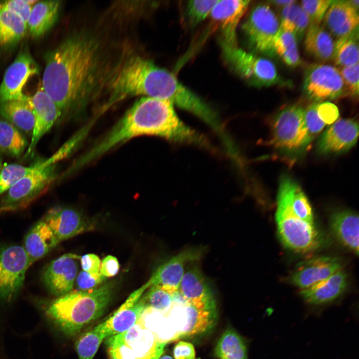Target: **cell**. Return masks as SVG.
Returning <instances> with one entry per match:
<instances>
[{
  "label": "cell",
  "mask_w": 359,
  "mask_h": 359,
  "mask_svg": "<svg viewBox=\"0 0 359 359\" xmlns=\"http://www.w3.org/2000/svg\"><path fill=\"white\" fill-rule=\"evenodd\" d=\"M41 82L62 113L79 109L100 80V43L86 33L71 35L45 56Z\"/></svg>",
  "instance_id": "cell-1"
},
{
  "label": "cell",
  "mask_w": 359,
  "mask_h": 359,
  "mask_svg": "<svg viewBox=\"0 0 359 359\" xmlns=\"http://www.w3.org/2000/svg\"><path fill=\"white\" fill-rule=\"evenodd\" d=\"M143 135L157 136L179 143L191 144L197 138V132L179 118L171 102L161 99L142 97L107 135L76 161L72 168L76 170L120 144Z\"/></svg>",
  "instance_id": "cell-2"
},
{
  "label": "cell",
  "mask_w": 359,
  "mask_h": 359,
  "mask_svg": "<svg viewBox=\"0 0 359 359\" xmlns=\"http://www.w3.org/2000/svg\"><path fill=\"white\" fill-rule=\"evenodd\" d=\"M108 104L129 97L143 96L165 100L191 113L201 104L199 96L175 76L152 62L134 56L120 64L108 78Z\"/></svg>",
  "instance_id": "cell-3"
},
{
  "label": "cell",
  "mask_w": 359,
  "mask_h": 359,
  "mask_svg": "<svg viewBox=\"0 0 359 359\" xmlns=\"http://www.w3.org/2000/svg\"><path fill=\"white\" fill-rule=\"evenodd\" d=\"M113 288L107 283L92 290L70 291L52 302L46 313L64 333L74 336L102 315Z\"/></svg>",
  "instance_id": "cell-4"
},
{
  "label": "cell",
  "mask_w": 359,
  "mask_h": 359,
  "mask_svg": "<svg viewBox=\"0 0 359 359\" xmlns=\"http://www.w3.org/2000/svg\"><path fill=\"white\" fill-rule=\"evenodd\" d=\"M292 179L283 176L280 180L275 220L279 237L283 244L298 253H308L318 249L323 237L314 224L298 218L292 208L290 187Z\"/></svg>",
  "instance_id": "cell-5"
},
{
  "label": "cell",
  "mask_w": 359,
  "mask_h": 359,
  "mask_svg": "<svg viewBox=\"0 0 359 359\" xmlns=\"http://www.w3.org/2000/svg\"><path fill=\"white\" fill-rule=\"evenodd\" d=\"M63 159L57 151L42 165L11 186L0 201V214L25 209L46 192L56 179L55 164Z\"/></svg>",
  "instance_id": "cell-6"
},
{
  "label": "cell",
  "mask_w": 359,
  "mask_h": 359,
  "mask_svg": "<svg viewBox=\"0 0 359 359\" xmlns=\"http://www.w3.org/2000/svg\"><path fill=\"white\" fill-rule=\"evenodd\" d=\"M226 63L240 77L251 85L258 88L273 86H290L284 79L274 63L269 59L239 48L221 43Z\"/></svg>",
  "instance_id": "cell-7"
},
{
  "label": "cell",
  "mask_w": 359,
  "mask_h": 359,
  "mask_svg": "<svg viewBox=\"0 0 359 359\" xmlns=\"http://www.w3.org/2000/svg\"><path fill=\"white\" fill-rule=\"evenodd\" d=\"M110 359H158L166 343L136 323L127 331L106 338Z\"/></svg>",
  "instance_id": "cell-8"
},
{
  "label": "cell",
  "mask_w": 359,
  "mask_h": 359,
  "mask_svg": "<svg viewBox=\"0 0 359 359\" xmlns=\"http://www.w3.org/2000/svg\"><path fill=\"white\" fill-rule=\"evenodd\" d=\"M241 28L253 53L275 56L273 43L280 30V22L270 5L266 3L254 6Z\"/></svg>",
  "instance_id": "cell-9"
},
{
  "label": "cell",
  "mask_w": 359,
  "mask_h": 359,
  "mask_svg": "<svg viewBox=\"0 0 359 359\" xmlns=\"http://www.w3.org/2000/svg\"><path fill=\"white\" fill-rule=\"evenodd\" d=\"M305 110L294 104L283 108L277 114L272 126V142L275 147L293 151L303 148L310 143Z\"/></svg>",
  "instance_id": "cell-10"
},
{
  "label": "cell",
  "mask_w": 359,
  "mask_h": 359,
  "mask_svg": "<svg viewBox=\"0 0 359 359\" xmlns=\"http://www.w3.org/2000/svg\"><path fill=\"white\" fill-rule=\"evenodd\" d=\"M32 265L23 246L0 247V299L12 300L24 283L25 274Z\"/></svg>",
  "instance_id": "cell-11"
},
{
  "label": "cell",
  "mask_w": 359,
  "mask_h": 359,
  "mask_svg": "<svg viewBox=\"0 0 359 359\" xmlns=\"http://www.w3.org/2000/svg\"><path fill=\"white\" fill-rule=\"evenodd\" d=\"M302 90L308 99L316 103L347 95L339 69L324 64H311L306 68Z\"/></svg>",
  "instance_id": "cell-12"
},
{
  "label": "cell",
  "mask_w": 359,
  "mask_h": 359,
  "mask_svg": "<svg viewBox=\"0 0 359 359\" xmlns=\"http://www.w3.org/2000/svg\"><path fill=\"white\" fill-rule=\"evenodd\" d=\"M39 68L27 48H22L6 69L0 85V103L25 97L23 89Z\"/></svg>",
  "instance_id": "cell-13"
},
{
  "label": "cell",
  "mask_w": 359,
  "mask_h": 359,
  "mask_svg": "<svg viewBox=\"0 0 359 359\" xmlns=\"http://www.w3.org/2000/svg\"><path fill=\"white\" fill-rule=\"evenodd\" d=\"M28 97L35 119L31 139L24 154L26 158L32 156L39 141L62 115L55 103L43 89L41 83L35 92Z\"/></svg>",
  "instance_id": "cell-14"
},
{
  "label": "cell",
  "mask_w": 359,
  "mask_h": 359,
  "mask_svg": "<svg viewBox=\"0 0 359 359\" xmlns=\"http://www.w3.org/2000/svg\"><path fill=\"white\" fill-rule=\"evenodd\" d=\"M203 252L202 249L190 248L173 256L152 275L149 280L151 286L159 285L174 296L177 294L187 263L199 260Z\"/></svg>",
  "instance_id": "cell-15"
},
{
  "label": "cell",
  "mask_w": 359,
  "mask_h": 359,
  "mask_svg": "<svg viewBox=\"0 0 359 359\" xmlns=\"http://www.w3.org/2000/svg\"><path fill=\"white\" fill-rule=\"evenodd\" d=\"M80 258L75 254L67 253L45 267L42 280L52 294L61 296L71 291L77 276V260Z\"/></svg>",
  "instance_id": "cell-16"
},
{
  "label": "cell",
  "mask_w": 359,
  "mask_h": 359,
  "mask_svg": "<svg viewBox=\"0 0 359 359\" xmlns=\"http://www.w3.org/2000/svg\"><path fill=\"white\" fill-rule=\"evenodd\" d=\"M150 286L147 282L134 291L112 315L101 323L106 338L125 332L137 323L145 309L141 297Z\"/></svg>",
  "instance_id": "cell-17"
},
{
  "label": "cell",
  "mask_w": 359,
  "mask_h": 359,
  "mask_svg": "<svg viewBox=\"0 0 359 359\" xmlns=\"http://www.w3.org/2000/svg\"><path fill=\"white\" fill-rule=\"evenodd\" d=\"M191 262L186 268L179 288L184 301L198 308H216L211 288L202 271Z\"/></svg>",
  "instance_id": "cell-18"
},
{
  "label": "cell",
  "mask_w": 359,
  "mask_h": 359,
  "mask_svg": "<svg viewBox=\"0 0 359 359\" xmlns=\"http://www.w3.org/2000/svg\"><path fill=\"white\" fill-rule=\"evenodd\" d=\"M251 1L219 0L210 16L218 26L223 37L221 43L229 46L237 45L236 29L246 13Z\"/></svg>",
  "instance_id": "cell-19"
},
{
  "label": "cell",
  "mask_w": 359,
  "mask_h": 359,
  "mask_svg": "<svg viewBox=\"0 0 359 359\" xmlns=\"http://www.w3.org/2000/svg\"><path fill=\"white\" fill-rule=\"evenodd\" d=\"M358 135L357 121L352 119L338 120L322 134L317 143V149L325 154L347 151L355 144Z\"/></svg>",
  "instance_id": "cell-20"
},
{
  "label": "cell",
  "mask_w": 359,
  "mask_h": 359,
  "mask_svg": "<svg viewBox=\"0 0 359 359\" xmlns=\"http://www.w3.org/2000/svg\"><path fill=\"white\" fill-rule=\"evenodd\" d=\"M342 270V264L336 257L321 256L301 263L292 274L290 280L301 289H306Z\"/></svg>",
  "instance_id": "cell-21"
},
{
  "label": "cell",
  "mask_w": 359,
  "mask_h": 359,
  "mask_svg": "<svg viewBox=\"0 0 359 359\" xmlns=\"http://www.w3.org/2000/svg\"><path fill=\"white\" fill-rule=\"evenodd\" d=\"M322 21V26L337 40L359 28V12L346 0H333Z\"/></svg>",
  "instance_id": "cell-22"
},
{
  "label": "cell",
  "mask_w": 359,
  "mask_h": 359,
  "mask_svg": "<svg viewBox=\"0 0 359 359\" xmlns=\"http://www.w3.org/2000/svg\"><path fill=\"white\" fill-rule=\"evenodd\" d=\"M42 219L49 226L58 243L83 232L87 227L80 213L68 207H53Z\"/></svg>",
  "instance_id": "cell-23"
},
{
  "label": "cell",
  "mask_w": 359,
  "mask_h": 359,
  "mask_svg": "<svg viewBox=\"0 0 359 359\" xmlns=\"http://www.w3.org/2000/svg\"><path fill=\"white\" fill-rule=\"evenodd\" d=\"M347 285V275L341 270L313 286L302 289L300 294L311 304H325L338 298L345 290Z\"/></svg>",
  "instance_id": "cell-24"
},
{
  "label": "cell",
  "mask_w": 359,
  "mask_h": 359,
  "mask_svg": "<svg viewBox=\"0 0 359 359\" xmlns=\"http://www.w3.org/2000/svg\"><path fill=\"white\" fill-rule=\"evenodd\" d=\"M359 216L353 211L340 210L330 218L332 233L345 247L357 255L359 252Z\"/></svg>",
  "instance_id": "cell-25"
},
{
  "label": "cell",
  "mask_w": 359,
  "mask_h": 359,
  "mask_svg": "<svg viewBox=\"0 0 359 359\" xmlns=\"http://www.w3.org/2000/svg\"><path fill=\"white\" fill-rule=\"evenodd\" d=\"M58 243L49 226L41 219L25 235L23 247L32 264L44 257Z\"/></svg>",
  "instance_id": "cell-26"
},
{
  "label": "cell",
  "mask_w": 359,
  "mask_h": 359,
  "mask_svg": "<svg viewBox=\"0 0 359 359\" xmlns=\"http://www.w3.org/2000/svg\"><path fill=\"white\" fill-rule=\"evenodd\" d=\"M59 0L39 1L32 6L27 22V31L32 37L44 35L55 24L59 13Z\"/></svg>",
  "instance_id": "cell-27"
},
{
  "label": "cell",
  "mask_w": 359,
  "mask_h": 359,
  "mask_svg": "<svg viewBox=\"0 0 359 359\" xmlns=\"http://www.w3.org/2000/svg\"><path fill=\"white\" fill-rule=\"evenodd\" d=\"M304 38L305 50L308 55L321 62L333 60L335 41L322 25H309Z\"/></svg>",
  "instance_id": "cell-28"
},
{
  "label": "cell",
  "mask_w": 359,
  "mask_h": 359,
  "mask_svg": "<svg viewBox=\"0 0 359 359\" xmlns=\"http://www.w3.org/2000/svg\"><path fill=\"white\" fill-rule=\"evenodd\" d=\"M0 116L19 130L32 134L35 118L28 96L21 99L0 103Z\"/></svg>",
  "instance_id": "cell-29"
},
{
  "label": "cell",
  "mask_w": 359,
  "mask_h": 359,
  "mask_svg": "<svg viewBox=\"0 0 359 359\" xmlns=\"http://www.w3.org/2000/svg\"><path fill=\"white\" fill-rule=\"evenodd\" d=\"M137 323L151 332L159 342L167 343L179 338L177 331L165 313L152 308H145Z\"/></svg>",
  "instance_id": "cell-30"
},
{
  "label": "cell",
  "mask_w": 359,
  "mask_h": 359,
  "mask_svg": "<svg viewBox=\"0 0 359 359\" xmlns=\"http://www.w3.org/2000/svg\"><path fill=\"white\" fill-rule=\"evenodd\" d=\"M27 32V25L20 16L0 6V46L16 45Z\"/></svg>",
  "instance_id": "cell-31"
},
{
  "label": "cell",
  "mask_w": 359,
  "mask_h": 359,
  "mask_svg": "<svg viewBox=\"0 0 359 359\" xmlns=\"http://www.w3.org/2000/svg\"><path fill=\"white\" fill-rule=\"evenodd\" d=\"M186 312V325L181 337L203 333L213 325L216 308H198L184 302Z\"/></svg>",
  "instance_id": "cell-32"
},
{
  "label": "cell",
  "mask_w": 359,
  "mask_h": 359,
  "mask_svg": "<svg viewBox=\"0 0 359 359\" xmlns=\"http://www.w3.org/2000/svg\"><path fill=\"white\" fill-rule=\"evenodd\" d=\"M296 2L281 9L279 22L280 29L292 33L299 43L305 36L309 20L300 5Z\"/></svg>",
  "instance_id": "cell-33"
},
{
  "label": "cell",
  "mask_w": 359,
  "mask_h": 359,
  "mask_svg": "<svg viewBox=\"0 0 359 359\" xmlns=\"http://www.w3.org/2000/svg\"><path fill=\"white\" fill-rule=\"evenodd\" d=\"M29 143L18 128L0 118V151L13 157H19L26 150Z\"/></svg>",
  "instance_id": "cell-34"
},
{
  "label": "cell",
  "mask_w": 359,
  "mask_h": 359,
  "mask_svg": "<svg viewBox=\"0 0 359 359\" xmlns=\"http://www.w3.org/2000/svg\"><path fill=\"white\" fill-rule=\"evenodd\" d=\"M359 28L336 40L333 60L340 67L359 63Z\"/></svg>",
  "instance_id": "cell-35"
},
{
  "label": "cell",
  "mask_w": 359,
  "mask_h": 359,
  "mask_svg": "<svg viewBox=\"0 0 359 359\" xmlns=\"http://www.w3.org/2000/svg\"><path fill=\"white\" fill-rule=\"evenodd\" d=\"M273 49L275 55H278L287 66L294 68L301 64L298 42L291 32L280 29L274 39Z\"/></svg>",
  "instance_id": "cell-36"
},
{
  "label": "cell",
  "mask_w": 359,
  "mask_h": 359,
  "mask_svg": "<svg viewBox=\"0 0 359 359\" xmlns=\"http://www.w3.org/2000/svg\"><path fill=\"white\" fill-rule=\"evenodd\" d=\"M216 356L221 359H247V348L242 338L229 329L219 339L215 348Z\"/></svg>",
  "instance_id": "cell-37"
},
{
  "label": "cell",
  "mask_w": 359,
  "mask_h": 359,
  "mask_svg": "<svg viewBox=\"0 0 359 359\" xmlns=\"http://www.w3.org/2000/svg\"><path fill=\"white\" fill-rule=\"evenodd\" d=\"M101 324L81 336L76 343L79 359H93L104 339H106Z\"/></svg>",
  "instance_id": "cell-38"
},
{
  "label": "cell",
  "mask_w": 359,
  "mask_h": 359,
  "mask_svg": "<svg viewBox=\"0 0 359 359\" xmlns=\"http://www.w3.org/2000/svg\"><path fill=\"white\" fill-rule=\"evenodd\" d=\"M149 290L141 297L145 308H150L166 312L174 301V296L159 285L150 286Z\"/></svg>",
  "instance_id": "cell-39"
},
{
  "label": "cell",
  "mask_w": 359,
  "mask_h": 359,
  "mask_svg": "<svg viewBox=\"0 0 359 359\" xmlns=\"http://www.w3.org/2000/svg\"><path fill=\"white\" fill-rule=\"evenodd\" d=\"M290 197L292 208L295 214L306 222L314 224L310 204L301 188L293 180L290 183Z\"/></svg>",
  "instance_id": "cell-40"
},
{
  "label": "cell",
  "mask_w": 359,
  "mask_h": 359,
  "mask_svg": "<svg viewBox=\"0 0 359 359\" xmlns=\"http://www.w3.org/2000/svg\"><path fill=\"white\" fill-rule=\"evenodd\" d=\"M219 0H190L187 5V14L190 23L196 25L210 15Z\"/></svg>",
  "instance_id": "cell-41"
},
{
  "label": "cell",
  "mask_w": 359,
  "mask_h": 359,
  "mask_svg": "<svg viewBox=\"0 0 359 359\" xmlns=\"http://www.w3.org/2000/svg\"><path fill=\"white\" fill-rule=\"evenodd\" d=\"M332 0H305L300 6L309 20V25H319Z\"/></svg>",
  "instance_id": "cell-42"
},
{
  "label": "cell",
  "mask_w": 359,
  "mask_h": 359,
  "mask_svg": "<svg viewBox=\"0 0 359 359\" xmlns=\"http://www.w3.org/2000/svg\"><path fill=\"white\" fill-rule=\"evenodd\" d=\"M359 63H357L339 69L347 95L354 98H358L359 96Z\"/></svg>",
  "instance_id": "cell-43"
},
{
  "label": "cell",
  "mask_w": 359,
  "mask_h": 359,
  "mask_svg": "<svg viewBox=\"0 0 359 359\" xmlns=\"http://www.w3.org/2000/svg\"><path fill=\"white\" fill-rule=\"evenodd\" d=\"M305 121L308 137L311 141L326 125L318 114L316 102L305 109Z\"/></svg>",
  "instance_id": "cell-44"
},
{
  "label": "cell",
  "mask_w": 359,
  "mask_h": 359,
  "mask_svg": "<svg viewBox=\"0 0 359 359\" xmlns=\"http://www.w3.org/2000/svg\"><path fill=\"white\" fill-rule=\"evenodd\" d=\"M105 279L106 277L99 272L90 274L82 271L77 277L76 284L80 291H87L98 288Z\"/></svg>",
  "instance_id": "cell-45"
},
{
  "label": "cell",
  "mask_w": 359,
  "mask_h": 359,
  "mask_svg": "<svg viewBox=\"0 0 359 359\" xmlns=\"http://www.w3.org/2000/svg\"><path fill=\"white\" fill-rule=\"evenodd\" d=\"M0 6L18 15L27 25L32 6L26 0H9L0 1Z\"/></svg>",
  "instance_id": "cell-46"
},
{
  "label": "cell",
  "mask_w": 359,
  "mask_h": 359,
  "mask_svg": "<svg viewBox=\"0 0 359 359\" xmlns=\"http://www.w3.org/2000/svg\"><path fill=\"white\" fill-rule=\"evenodd\" d=\"M316 107L319 117L326 125L333 124L339 117L338 108L331 102L316 103Z\"/></svg>",
  "instance_id": "cell-47"
},
{
  "label": "cell",
  "mask_w": 359,
  "mask_h": 359,
  "mask_svg": "<svg viewBox=\"0 0 359 359\" xmlns=\"http://www.w3.org/2000/svg\"><path fill=\"white\" fill-rule=\"evenodd\" d=\"M173 355L175 359H196L193 345L187 342L180 341L174 347Z\"/></svg>",
  "instance_id": "cell-48"
},
{
  "label": "cell",
  "mask_w": 359,
  "mask_h": 359,
  "mask_svg": "<svg viewBox=\"0 0 359 359\" xmlns=\"http://www.w3.org/2000/svg\"><path fill=\"white\" fill-rule=\"evenodd\" d=\"M120 265L117 259L112 255H108L102 260L100 265V273L105 277H111L117 274Z\"/></svg>",
  "instance_id": "cell-49"
},
{
  "label": "cell",
  "mask_w": 359,
  "mask_h": 359,
  "mask_svg": "<svg viewBox=\"0 0 359 359\" xmlns=\"http://www.w3.org/2000/svg\"><path fill=\"white\" fill-rule=\"evenodd\" d=\"M80 261L83 271L90 274L99 273L101 261L97 255L94 254H87L81 257Z\"/></svg>",
  "instance_id": "cell-50"
},
{
  "label": "cell",
  "mask_w": 359,
  "mask_h": 359,
  "mask_svg": "<svg viewBox=\"0 0 359 359\" xmlns=\"http://www.w3.org/2000/svg\"><path fill=\"white\" fill-rule=\"evenodd\" d=\"M295 0H273L267 1V3L269 5H272L277 8H283L296 2Z\"/></svg>",
  "instance_id": "cell-51"
},
{
  "label": "cell",
  "mask_w": 359,
  "mask_h": 359,
  "mask_svg": "<svg viewBox=\"0 0 359 359\" xmlns=\"http://www.w3.org/2000/svg\"><path fill=\"white\" fill-rule=\"evenodd\" d=\"M347 2L354 9L359 12V0H346Z\"/></svg>",
  "instance_id": "cell-52"
},
{
  "label": "cell",
  "mask_w": 359,
  "mask_h": 359,
  "mask_svg": "<svg viewBox=\"0 0 359 359\" xmlns=\"http://www.w3.org/2000/svg\"><path fill=\"white\" fill-rule=\"evenodd\" d=\"M158 359H173L171 356L165 355L160 357Z\"/></svg>",
  "instance_id": "cell-53"
},
{
  "label": "cell",
  "mask_w": 359,
  "mask_h": 359,
  "mask_svg": "<svg viewBox=\"0 0 359 359\" xmlns=\"http://www.w3.org/2000/svg\"><path fill=\"white\" fill-rule=\"evenodd\" d=\"M2 168V159H1V156L0 155V172Z\"/></svg>",
  "instance_id": "cell-54"
}]
</instances>
